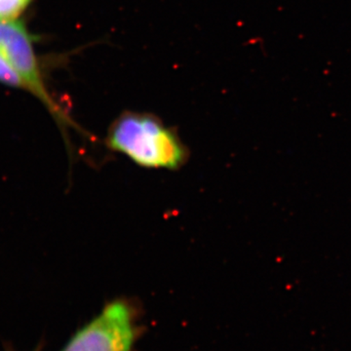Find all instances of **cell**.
Returning <instances> with one entry per match:
<instances>
[{
  "mask_svg": "<svg viewBox=\"0 0 351 351\" xmlns=\"http://www.w3.org/2000/svg\"><path fill=\"white\" fill-rule=\"evenodd\" d=\"M106 143L147 169L178 170L188 160V149L178 133L151 113H122L108 128Z\"/></svg>",
  "mask_w": 351,
  "mask_h": 351,
  "instance_id": "obj_1",
  "label": "cell"
},
{
  "mask_svg": "<svg viewBox=\"0 0 351 351\" xmlns=\"http://www.w3.org/2000/svg\"><path fill=\"white\" fill-rule=\"evenodd\" d=\"M32 0H0V22L15 21Z\"/></svg>",
  "mask_w": 351,
  "mask_h": 351,
  "instance_id": "obj_4",
  "label": "cell"
},
{
  "mask_svg": "<svg viewBox=\"0 0 351 351\" xmlns=\"http://www.w3.org/2000/svg\"><path fill=\"white\" fill-rule=\"evenodd\" d=\"M0 82L10 86L23 88L27 90L24 80L10 63L0 53Z\"/></svg>",
  "mask_w": 351,
  "mask_h": 351,
  "instance_id": "obj_5",
  "label": "cell"
},
{
  "mask_svg": "<svg viewBox=\"0 0 351 351\" xmlns=\"http://www.w3.org/2000/svg\"><path fill=\"white\" fill-rule=\"evenodd\" d=\"M0 53L24 80L27 91L47 108L60 126L80 130L73 119L48 91L29 32L18 21L0 22Z\"/></svg>",
  "mask_w": 351,
  "mask_h": 351,
  "instance_id": "obj_2",
  "label": "cell"
},
{
  "mask_svg": "<svg viewBox=\"0 0 351 351\" xmlns=\"http://www.w3.org/2000/svg\"><path fill=\"white\" fill-rule=\"evenodd\" d=\"M135 336L130 306L115 301L76 332L63 351H131Z\"/></svg>",
  "mask_w": 351,
  "mask_h": 351,
  "instance_id": "obj_3",
  "label": "cell"
}]
</instances>
